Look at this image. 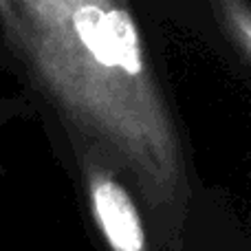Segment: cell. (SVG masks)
<instances>
[{"label": "cell", "mask_w": 251, "mask_h": 251, "mask_svg": "<svg viewBox=\"0 0 251 251\" xmlns=\"http://www.w3.org/2000/svg\"><path fill=\"white\" fill-rule=\"evenodd\" d=\"M79 40L106 66H117L130 75L141 73V53L134 25L124 11L82 4L73 16Z\"/></svg>", "instance_id": "cell-1"}, {"label": "cell", "mask_w": 251, "mask_h": 251, "mask_svg": "<svg viewBox=\"0 0 251 251\" xmlns=\"http://www.w3.org/2000/svg\"><path fill=\"white\" fill-rule=\"evenodd\" d=\"M95 216L115 251H143V229L128 192L115 181H97L93 187Z\"/></svg>", "instance_id": "cell-2"}]
</instances>
